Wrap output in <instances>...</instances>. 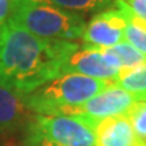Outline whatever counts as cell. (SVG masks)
Instances as JSON below:
<instances>
[{
  "instance_id": "obj_3",
  "label": "cell",
  "mask_w": 146,
  "mask_h": 146,
  "mask_svg": "<svg viewBox=\"0 0 146 146\" xmlns=\"http://www.w3.org/2000/svg\"><path fill=\"white\" fill-rule=\"evenodd\" d=\"M111 84L114 83L78 73H64L23 98L31 112L39 115H61L68 108L88 102Z\"/></svg>"
},
{
  "instance_id": "obj_1",
  "label": "cell",
  "mask_w": 146,
  "mask_h": 146,
  "mask_svg": "<svg viewBox=\"0 0 146 146\" xmlns=\"http://www.w3.org/2000/svg\"><path fill=\"white\" fill-rule=\"evenodd\" d=\"M72 41L46 39L7 22L0 30V85L26 96L62 74Z\"/></svg>"
},
{
  "instance_id": "obj_17",
  "label": "cell",
  "mask_w": 146,
  "mask_h": 146,
  "mask_svg": "<svg viewBox=\"0 0 146 146\" xmlns=\"http://www.w3.org/2000/svg\"><path fill=\"white\" fill-rule=\"evenodd\" d=\"M135 146H146V143H143V142H141V141H138Z\"/></svg>"
},
{
  "instance_id": "obj_15",
  "label": "cell",
  "mask_w": 146,
  "mask_h": 146,
  "mask_svg": "<svg viewBox=\"0 0 146 146\" xmlns=\"http://www.w3.org/2000/svg\"><path fill=\"white\" fill-rule=\"evenodd\" d=\"M12 0H0V30L10 19Z\"/></svg>"
},
{
  "instance_id": "obj_13",
  "label": "cell",
  "mask_w": 146,
  "mask_h": 146,
  "mask_svg": "<svg viewBox=\"0 0 146 146\" xmlns=\"http://www.w3.org/2000/svg\"><path fill=\"white\" fill-rule=\"evenodd\" d=\"M137 139L146 143V102L137 100L126 112Z\"/></svg>"
},
{
  "instance_id": "obj_16",
  "label": "cell",
  "mask_w": 146,
  "mask_h": 146,
  "mask_svg": "<svg viewBox=\"0 0 146 146\" xmlns=\"http://www.w3.org/2000/svg\"><path fill=\"white\" fill-rule=\"evenodd\" d=\"M135 100H142V102H146V92L137 95V96H135Z\"/></svg>"
},
{
  "instance_id": "obj_5",
  "label": "cell",
  "mask_w": 146,
  "mask_h": 146,
  "mask_svg": "<svg viewBox=\"0 0 146 146\" xmlns=\"http://www.w3.org/2000/svg\"><path fill=\"white\" fill-rule=\"evenodd\" d=\"M134 102L137 100L133 94L122 89L115 84H111L100 94L91 98L88 102L68 108L61 115L81 116L89 120L91 123L96 125L99 120L110 118V116L125 115Z\"/></svg>"
},
{
  "instance_id": "obj_4",
  "label": "cell",
  "mask_w": 146,
  "mask_h": 146,
  "mask_svg": "<svg viewBox=\"0 0 146 146\" xmlns=\"http://www.w3.org/2000/svg\"><path fill=\"white\" fill-rule=\"evenodd\" d=\"M26 146H95V125L73 115H33Z\"/></svg>"
},
{
  "instance_id": "obj_14",
  "label": "cell",
  "mask_w": 146,
  "mask_h": 146,
  "mask_svg": "<svg viewBox=\"0 0 146 146\" xmlns=\"http://www.w3.org/2000/svg\"><path fill=\"white\" fill-rule=\"evenodd\" d=\"M129 10L146 23V0H122Z\"/></svg>"
},
{
  "instance_id": "obj_8",
  "label": "cell",
  "mask_w": 146,
  "mask_h": 146,
  "mask_svg": "<svg viewBox=\"0 0 146 146\" xmlns=\"http://www.w3.org/2000/svg\"><path fill=\"white\" fill-rule=\"evenodd\" d=\"M137 142L126 114L110 116L95 125V146H135Z\"/></svg>"
},
{
  "instance_id": "obj_12",
  "label": "cell",
  "mask_w": 146,
  "mask_h": 146,
  "mask_svg": "<svg viewBox=\"0 0 146 146\" xmlns=\"http://www.w3.org/2000/svg\"><path fill=\"white\" fill-rule=\"evenodd\" d=\"M111 52L115 54V57L119 60L120 70L119 72H127L131 69L141 66L146 64V56L141 52H138L134 46H131L129 42H120L112 47H108Z\"/></svg>"
},
{
  "instance_id": "obj_7",
  "label": "cell",
  "mask_w": 146,
  "mask_h": 146,
  "mask_svg": "<svg viewBox=\"0 0 146 146\" xmlns=\"http://www.w3.org/2000/svg\"><path fill=\"white\" fill-rule=\"evenodd\" d=\"M64 73H78L92 78L115 83L119 70L112 68L106 61L103 53L99 49L81 46L69 56L64 65L62 74Z\"/></svg>"
},
{
  "instance_id": "obj_11",
  "label": "cell",
  "mask_w": 146,
  "mask_h": 146,
  "mask_svg": "<svg viewBox=\"0 0 146 146\" xmlns=\"http://www.w3.org/2000/svg\"><path fill=\"white\" fill-rule=\"evenodd\" d=\"M114 84L134 96L146 92V64L127 72H119Z\"/></svg>"
},
{
  "instance_id": "obj_6",
  "label": "cell",
  "mask_w": 146,
  "mask_h": 146,
  "mask_svg": "<svg viewBox=\"0 0 146 146\" xmlns=\"http://www.w3.org/2000/svg\"><path fill=\"white\" fill-rule=\"evenodd\" d=\"M126 16L116 5L95 14L85 25L83 33L84 47L108 49L125 41Z\"/></svg>"
},
{
  "instance_id": "obj_10",
  "label": "cell",
  "mask_w": 146,
  "mask_h": 146,
  "mask_svg": "<svg viewBox=\"0 0 146 146\" xmlns=\"http://www.w3.org/2000/svg\"><path fill=\"white\" fill-rule=\"evenodd\" d=\"M35 1L46 3L78 15H85L91 12L98 14L100 11L112 8L116 4V0H35Z\"/></svg>"
},
{
  "instance_id": "obj_9",
  "label": "cell",
  "mask_w": 146,
  "mask_h": 146,
  "mask_svg": "<svg viewBox=\"0 0 146 146\" xmlns=\"http://www.w3.org/2000/svg\"><path fill=\"white\" fill-rule=\"evenodd\" d=\"M31 111L25 103V98L0 85V130H10L30 120Z\"/></svg>"
},
{
  "instance_id": "obj_2",
  "label": "cell",
  "mask_w": 146,
  "mask_h": 146,
  "mask_svg": "<svg viewBox=\"0 0 146 146\" xmlns=\"http://www.w3.org/2000/svg\"><path fill=\"white\" fill-rule=\"evenodd\" d=\"M8 22L39 38L61 41L81 38L87 25L83 15L35 0H12Z\"/></svg>"
}]
</instances>
